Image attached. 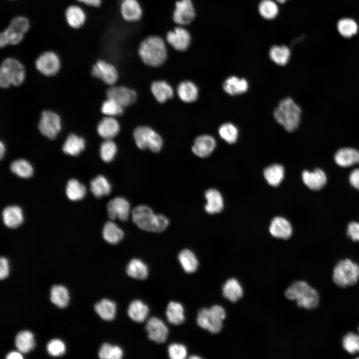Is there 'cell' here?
<instances>
[{"label":"cell","instance_id":"cell-1","mask_svg":"<svg viewBox=\"0 0 359 359\" xmlns=\"http://www.w3.org/2000/svg\"><path fill=\"white\" fill-rule=\"evenodd\" d=\"M139 54L147 65L158 67L162 65L167 58V51L164 40L159 36H150L140 44Z\"/></svg>","mask_w":359,"mask_h":359},{"label":"cell","instance_id":"cell-2","mask_svg":"<svg viewBox=\"0 0 359 359\" xmlns=\"http://www.w3.org/2000/svg\"><path fill=\"white\" fill-rule=\"evenodd\" d=\"M301 110L291 98L281 100L273 112L276 121L288 132H293L298 127Z\"/></svg>","mask_w":359,"mask_h":359},{"label":"cell","instance_id":"cell-3","mask_svg":"<svg viewBox=\"0 0 359 359\" xmlns=\"http://www.w3.org/2000/svg\"><path fill=\"white\" fill-rule=\"evenodd\" d=\"M287 298L296 300L299 307L307 309L316 308L319 303V296L317 291L303 281L293 283L285 293Z\"/></svg>","mask_w":359,"mask_h":359},{"label":"cell","instance_id":"cell-4","mask_svg":"<svg viewBox=\"0 0 359 359\" xmlns=\"http://www.w3.org/2000/svg\"><path fill=\"white\" fill-rule=\"evenodd\" d=\"M25 71L23 65L12 58L4 59L0 68V86L7 88L10 86H19L24 81Z\"/></svg>","mask_w":359,"mask_h":359},{"label":"cell","instance_id":"cell-5","mask_svg":"<svg viewBox=\"0 0 359 359\" xmlns=\"http://www.w3.org/2000/svg\"><path fill=\"white\" fill-rule=\"evenodd\" d=\"M225 316V311L222 306L214 305L209 309H201L198 312L196 322L201 328L217 334L222 329Z\"/></svg>","mask_w":359,"mask_h":359},{"label":"cell","instance_id":"cell-6","mask_svg":"<svg viewBox=\"0 0 359 359\" xmlns=\"http://www.w3.org/2000/svg\"><path fill=\"white\" fill-rule=\"evenodd\" d=\"M333 279L342 287L356 284L359 279V265L349 259L341 260L334 268Z\"/></svg>","mask_w":359,"mask_h":359},{"label":"cell","instance_id":"cell-7","mask_svg":"<svg viewBox=\"0 0 359 359\" xmlns=\"http://www.w3.org/2000/svg\"><path fill=\"white\" fill-rule=\"evenodd\" d=\"M136 145L142 150L148 149L154 152H159L163 147V141L161 136L147 126L137 127L133 132Z\"/></svg>","mask_w":359,"mask_h":359},{"label":"cell","instance_id":"cell-8","mask_svg":"<svg viewBox=\"0 0 359 359\" xmlns=\"http://www.w3.org/2000/svg\"><path fill=\"white\" fill-rule=\"evenodd\" d=\"M28 27V20L25 17L18 16L13 18L7 28L0 34V47L18 43Z\"/></svg>","mask_w":359,"mask_h":359},{"label":"cell","instance_id":"cell-9","mask_svg":"<svg viewBox=\"0 0 359 359\" xmlns=\"http://www.w3.org/2000/svg\"><path fill=\"white\" fill-rule=\"evenodd\" d=\"M38 128L43 136L49 139H54L61 131L60 117L52 111L44 110L41 112Z\"/></svg>","mask_w":359,"mask_h":359},{"label":"cell","instance_id":"cell-10","mask_svg":"<svg viewBox=\"0 0 359 359\" xmlns=\"http://www.w3.org/2000/svg\"><path fill=\"white\" fill-rule=\"evenodd\" d=\"M133 221L140 229L154 232L157 214L152 209L146 205H139L132 212Z\"/></svg>","mask_w":359,"mask_h":359},{"label":"cell","instance_id":"cell-11","mask_svg":"<svg viewBox=\"0 0 359 359\" xmlns=\"http://www.w3.org/2000/svg\"><path fill=\"white\" fill-rule=\"evenodd\" d=\"M301 177L304 184L313 191L322 190L328 182V175L325 171L319 168H316L311 171H303Z\"/></svg>","mask_w":359,"mask_h":359},{"label":"cell","instance_id":"cell-12","mask_svg":"<svg viewBox=\"0 0 359 359\" xmlns=\"http://www.w3.org/2000/svg\"><path fill=\"white\" fill-rule=\"evenodd\" d=\"M35 66L41 74L46 76H51L58 72L60 68V62L55 53L48 51L40 55L36 60Z\"/></svg>","mask_w":359,"mask_h":359},{"label":"cell","instance_id":"cell-13","mask_svg":"<svg viewBox=\"0 0 359 359\" xmlns=\"http://www.w3.org/2000/svg\"><path fill=\"white\" fill-rule=\"evenodd\" d=\"M92 75L107 84L114 85L118 80V73L112 64L104 60H98L92 66Z\"/></svg>","mask_w":359,"mask_h":359},{"label":"cell","instance_id":"cell-14","mask_svg":"<svg viewBox=\"0 0 359 359\" xmlns=\"http://www.w3.org/2000/svg\"><path fill=\"white\" fill-rule=\"evenodd\" d=\"M107 98L116 101L123 107L132 105L137 98L135 91L129 88L121 86H112L106 91Z\"/></svg>","mask_w":359,"mask_h":359},{"label":"cell","instance_id":"cell-15","mask_svg":"<svg viewBox=\"0 0 359 359\" xmlns=\"http://www.w3.org/2000/svg\"><path fill=\"white\" fill-rule=\"evenodd\" d=\"M107 209L108 216L112 220L126 221L130 215V203L123 197L118 196L111 199L107 204Z\"/></svg>","mask_w":359,"mask_h":359},{"label":"cell","instance_id":"cell-16","mask_svg":"<svg viewBox=\"0 0 359 359\" xmlns=\"http://www.w3.org/2000/svg\"><path fill=\"white\" fill-rule=\"evenodd\" d=\"M195 10L190 0H181L176 3L173 14L174 21L180 25H187L194 18Z\"/></svg>","mask_w":359,"mask_h":359},{"label":"cell","instance_id":"cell-17","mask_svg":"<svg viewBox=\"0 0 359 359\" xmlns=\"http://www.w3.org/2000/svg\"><path fill=\"white\" fill-rule=\"evenodd\" d=\"M146 331L150 340L157 343H163L167 339L169 330L165 324L157 317L150 318L146 324Z\"/></svg>","mask_w":359,"mask_h":359},{"label":"cell","instance_id":"cell-18","mask_svg":"<svg viewBox=\"0 0 359 359\" xmlns=\"http://www.w3.org/2000/svg\"><path fill=\"white\" fill-rule=\"evenodd\" d=\"M335 164L342 168H348L359 164V151L350 147L339 149L335 154Z\"/></svg>","mask_w":359,"mask_h":359},{"label":"cell","instance_id":"cell-19","mask_svg":"<svg viewBox=\"0 0 359 359\" xmlns=\"http://www.w3.org/2000/svg\"><path fill=\"white\" fill-rule=\"evenodd\" d=\"M167 40L175 49L184 51L190 44L191 37L186 29L182 27H177L167 33Z\"/></svg>","mask_w":359,"mask_h":359},{"label":"cell","instance_id":"cell-20","mask_svg":"<svg viewBox=\"0 0 359 359\" xmlns=\"http://www.w3.org/2000/svg\"><path fill=\"white\" fill-rule=\"evenodd\" d=\"M216 147L214 138L208 135H203L197 137L192 146V152L200 158L209 156Z\"/></svg>","mask_w":359,"mask_h":359},{"label":"cell","instance_id":"cell-21","mask_svg":"<svg viewBox=\"0 0 359 359\" xmlns=\"http://www.w3.org/2000/svg\"><path fill=\"white\" fill-rule=\"evenodd\" d=\"M120 125L113 117L106 116L98 123L97 131L99 135L105 140L112 139L120 131Z\"/></svg>","mask_w":359,"mask_h":359},{"label":"cell","instance_id":"cell-22","mask_svg":"<svg viewBox=\"0 0 359 359\" xmlns=\"http://www.w3.org/2000/svg\"><path fill=\"white\" fill-rule=\"evenodd\" d=\"M269 232L276 238L286 239L291 237L293 230L291 224L286 219L277 216L272 220Z\"/></svg>","mask_w":359,"mask_h":359},{"label":"cell","instance_id":"cell-23","mask_svg":"<svg viewBox=\"0 0 359 359\" xmlns=\"http://www.w3.org/2000/svg\"><path fill=\"white\" fill-rule=\"evenodd\" d=\"M2 218L4 224L9 228H16L23 220L22 211L17 205L6 207L2 212Z\"/></svg>","mask_w":359,"mask_h":359},{"label":"cell","instance_id":"cell-24","mask_svg":"<svg viewBox=\"0 0 359 359\" xmlns=\"http://www.w3.org/2000/svg\"><path fill=\"white\" fill-rule=\"evenodd\" d=\"M248 88L247 81L235 76L228 77L223 82V89L230 95H236L246 92Z\"/></svg>","mask_w":359,"mask_h":359},{"label":"cell","instance_id":"cell-25","mask_svg":"<svg viewBox=\"0 0 359 359\" xmlns=\"http://www.w3.org/2000/svg\"><path fill=\"white\" fill-rule=\"evenodd\" d=\"M206 203L204 206L205 211L209 214L220 212L223 207V200L220 193L216 189L211 188L205 192Z\"/></svg>","mask_w":359,"mask_h":359},{"label":"cell","instance_id":"cell-26","mask_svg":"<svg viewBox=\"0 0 359 359\" xmlns=\"http://www.w3.org/2000/svg\"><path fill=\"white\" fill-rule=\"evenodd\" d=\"M85 147V140L75 134L71 133L66 138L62 146V150L67 155L76 156L78 155Z\"/></svg>","mask_w":359,"mask_h":359},{"label":"cell","instance_id":"cell-27","mask_svg":"<svg viewBox=\"0 0 359 359\" xmlns=\"http://www.w3.org/2000/svg\"><path fill=\"white\" fill-rule=\"evenodd\" d=\"M151 90L153 96L159 103H164L174 96L172 87L165 81H154L151 84Z\"/></svg>","mask_w":359,"mask_h":359},{"label":"cell","instance_id":"cell-28","mask_svg":"<svg viewBox=\"0 0 359 359\" xmlns=\"http://www.w3.org/2000/svg\"><path fill=\"white\" fill-rule=\"evenodd\" d=\"M121 10L123 17L128 21L138 20L142 16V10L136 0H124Z\"/></svg>","mask_w":359,"mask_h":359},{"label":"cell","instance_id":"cell-29","mask_svg":"<svg viewBox=\"0 0 359 359\" xmlns=\"http://www.w3.org/2000/svg\"><path fill=\"white\" fill-rule=\"evenodd\" d=\"M177 93L180 99L183 102L191 103L197 99L198 90L197 86L193 82L184 81L178 85Z\"/></svg>","mask_w":359,"mask_h":359},{"label":"cell","instance_id":"cell-30","mask_svg":"<svg viewBox=\"0 0 359 359\" xmlns=\"http://www.w3.org/2000/svg\"><path fill=\"white\" fill-rule=\"evenodd\" d=\"M102 235L107 242L116 244L123 239L124 233L117 224L112 221H108L104 225Z\"/></svg>","mask_w":359,"mask_h":359},{"label":"cell","instance_id":"cell-31","mask_svg":"<svg viewBox=\"0 0 359 359\" xmlns=\"http://www.w3.org/2000/svg\"><path fill=\"white\" fill-rule=\"evenodd\" d=\"M148 306L140 300L133 301L129 305L128 315L134 321L138 323L144 322L149 313Z\"/></svg>","mask_w":359,"mask_h":359},{"label":"cell","instance_id":"cell-32","mask_svg":"<svg viewBox=\"0 0 359 359\" xmlns=\"http://www.w3.org/2000/svg\"><path fill=\"white\" fill-rule=\"evenodd\" d=\"M243 289L235 278L226 281L222 287L223 296L231 302H235L243 296Z\"/></svg>","mask_w":359,"mask_h":359},{"label":"cell","instance_id":"cell-33","mask_svg":"<svg viewBox=\"0 0 359 359\" xmlns=\"http://www.w3.org/2000/svg\"><path fill=\"white\" fill-rule=\"evenodd\" d=\"M94 309L97 314L104 320L111 321L115 317L116 304L109 299H103L95 305Z\"/></svg>","mask_w":359,"mask_h":359},{"label":"cell","instance_id":"cell-34","mask_svg":"<svg viewBox=\"0 0 359 359\" xmlns=\"http://www.w3.org/2000/svg\"><path fill=\"white\" fill-rule=\"evenodd\" d=\"M337 28L342 36L349 38L357 34L359 28L355 19L351 17H344L337 22Z\"/></svg>","mask_w":359,"mask_h":359},{"label":"cell","instance_id":"cell-35","mask_svg":"<svg viewBox=\"0 0 359 359\" xmlns=\"http://www.w3.org/2000/svg\"><path fill=\"white\" fill-rule=\"evenodd\" d=\"M126 272L131 277L143 280L146 279L148 275V268L141 260L134 258L128 264Z\"/></svg>","mask_w":359,"mask_h":359},{"label":"cell","instance_id":"cell-36","mask_svg":"<svg viewBox=\"0 0 359 359\" xmlns=\"http://www.w3.org/2000/svg\"><path fill=\"white\" fill-rule=\"evenodd\" d=\"M178 259L186 273H192L197 270L198 262L196 256L191 250L183 249L180 252Z\"/></svg>","mask_w":359,"mask_h":359},{"label":"cell","instance_id":"cell-37","mask_svg":"<svg viewBox=\"0 0 359 359\" xmlns=\"http://www.w3.org/2000/svg\"><path fill=\"white\" fill-rule=\"evenodd\" d=\"M90 189L95 196L101 197L110 193L111 185L105 176L98 175L91 181Z\"/></svg>","mask_w":359,"mask_h":359},{"label":"cell","instance_id":"cell-38","mask_svg":"<svg viewBox=\"0 0 359 359\" xmlns=\"http://www.w3.org/2000/svg\"><path fill=\"white\" fill-rule=\"evenodd\" d=\"M166 316L171 324L175 325L182 324L185 320L183 306L178 302H170L167 308Z\"/></svg>","mask_w":359,"mask_h":359},{"label":"cell","instance_id":"cell-39","mask_svg":"<svg viewBox=\"0 0 359 359\" xmlns=\"http://www.w3.org/2000/svg\"><path fill=\"white\" fill-rule=\"evenodd\" d=\"M264 176L270 185L273 186H278L284 178V167L279 164L271 165L264 170Z\"/></svg>","mask_w":359,"mask_h":359},{"label":"cell","instance_id":"cell-40","mask_svg":"<svg viewBox=\"0 0 359 359\" xmlns=\"http://www.w3.org/2000/svg\"><path fill=\"white\" fill-rule=\"evenodd\" d=\"M15 345L20 352L22 353L29 352L35 346L33 334L28 331L19 332L15 338Z\"/></svg>","mask_w":359,"mask_h":359},{"label":"cell","instance_id":"cell-41","mask_svg":"<svg viewBox=\"0 0 359 359\" xmlns=\"http://www.w3.org/2000/svg\"><path fill=\"white\" fill-rule=\"evenodd\" d=\"M50 300L59 308L66 307L69 300L67 289L62 285L53 286L50 291Z\"/></svg>","mask_w":359,"mask_h":359},{"label":"cell","instance_id":"cell-42","mask_svg":"<svg viewBox=\"0 0 359 359\" xmlns=\"http://www.w3.org/2000/svg\"><path fill=\"white\" fill-rule=\"evenodd\" d=\"M291 56L290 49L285 45L273 46L269 51V57L275 63L283 66L289 60Z\"/></svg>","mask_w":359,"mask_h":359},{"label":"cell","instance_id":"cell-43","mask_svg":"<svg viewBox=\"0 0 359 359\" xmlns=\"http://www.w3.org/2000/svg\"><path fill=\"white\" fill-rule=\"evenodd\" d=\"M85 186L76 179H70L66 186V194L73 201L82 199L86 194Z\"/></svg>","mask_w":359,"mask_h":359},{"label":"cell","instance_id":"cell-44","mask_svg":"<svg viewBox=\"0 0 359 359\" xmlns=\"http://www.w3.org/2000/svg\"><path fill=\"white\" fill-rule=\"evenodd\" d=\"M66 18L67 22L71 27L79 28L84 24L85 15L81 8L73 5L67 8Z\"/></svg>","mask_w":359,"mask_h":359},{"label":"cell","instance_id":"cell-45","mask_svg":"<svg viewBox=\"0 0 359 359\" xmlns=\"http://www.w3.org/2000/svg\"><path fill=\"white\" fill-rule=\"evenodd\" d=\"M10 169L12 173L22 178H28L33 174V168L25 159H18L12 162Z\"/></svg>","mask_w":359,"mask_h":359},{"label":"cell","instance_id":"cell-46","mask_svg":"<svg viewBox=\"0 0 359 359\" xmlns=\"http://www.w3.org/2000/svg\"><path fill=\"white\" fill-rule=\"evenodd\" d=\"M98 356L102 359H120L123 356V352L120 347L105 343L101 346Z\"/></svg>","mask_w":359,"mask_h":359},{"label":"cell","instance_id":"cell-47","mask_svg":"<svg viewBox=\"0 0 359 359\" xmlns=\"http://www.w3.org/2000/svg\"><path fill=\"white\" fill-rule=\"evenodd\" d=\"M258 10L261 16L268 20L275 18L279 12L277 4L272 0H262L259 4Z\"/></svg>","mask_w":359,"mask_h":359},{"label":"cell","instance_id":"cell-48","mask_svg":"<svg viewBox=\"0 0 359 359\" xmlns=\"http://www.w3.org/2000/svg\"><path fill=\"white\" fill-rule=\"evenodd\" d=\"M218 134L220 138L228 144H233L237 140L238 130L233 124L226 123L220 126Z\"/></svg>","mask_w":359,"mask_h":359},{"label":"cell","instance_id":"cell-49","mask_svg":"<svg viewBox=\"0 0 359 359\" xmlns=\"http://www.w3.org/2000/svg\"><path fill=\"white\" fill-rule=\"evenodd\" d=\"M117 151L116 145L112 139L105 140L100 145V157L105 162H111L115 157Z\"/></svg>","mask_w":359,"mask_h":359},{"label":"cell","instance_id":"cell-50","mask_svg":"<svg viewBox=\"0 0 359 359\" xmlns=\"http://www.w3.org/2000/svg\"><path fill=\"white\" fill-rule=\"evenodd\" d=\"M123 108L114 100L107 98L102 103L101 111L106 116L114 117L123 113Z\"/></svg>","mask_w":359,"mask_h":359},{"label":"cell","instance_id":"cell-51","mask_svg":"<svg viewBox=\"0 0 359 359\" xmlns=\"http://www.w3.org/2000/svg\"><path fill=\"white\" fill-rule=\"evenodd\" d=\"M343 347L351 354L359 353V334L352 332L344 336L342 342Z\"/></svg>","mask_w":359,"mask_h":359},{"label":"cell","instance_id":"cell-52","mask_svg":"<svg viewBox=\"0 0 359 359\" xmlns=\"http://www.w3.org/2000/svg\"><path fill=\"white\" fill-rule=\"evenodd\" d=\"M169 357L172 359H183L187 356V349L181 344L173 343L168 349Z\"/></svg>","mask_w":359,"mask_h":359},{"label":"cell","instance_id":"cell-53","mask_svg":"<svg viewBox=\"0 0 359 359\" xmlns=\"http://www.w3.org/2000/svg\"><path fill=\"white\" fill-rule=\"evenodd\" d=\"M48 353L51 356L58 357L65 352V346L59 339H53L49 341L46 346Z\"/></svg>","mask_w":359,"mask_h":359},{"label":"cell","instance_id":"cell-54","mask_svg":"<svg viewBox=\"0 0 359 359\" xmlns=\"http://www.w3.org/2000/svg\"><path fill=\"white\" fill-rule=\"evenodd\" d=\"M346 236L353 242H359V221H350L347 225Z\"/></svg>","mask_w":359,"mask_h":359},{"label":"cell","instance_id":"cell-55","mask_svg":"<svg viewBox=\"0 0 359 359\" xmlns=\"http://www.w3.org/2000/svg\"><path fill=\"white\" fill-rule=\"evenodd\" d=\"M169 224V219L164 215L157 214L154 232H161L165 230Z\"/></svg>","mask_w":359,"mask_h":359},{"label":"cell","instance_id":"cell-56","mask_svg":"<svg viewBox=\"0 0 359 359\" xmlns=\"http://www.w3.org/2000/svg\"><path fill=\"white\" fill-rule=\"evenodd\" d=\"M348 181L352 188L359 191V168L351 171L348 175Z\"/></svg>","mask_w":359,"mask_h":359},{"label":"cell","instance_id":"cell-57","mask_svg":"<svg viewBox=\"0 0 359 359\" xmlns=\"http://www.w3.org/2000/svg\"><path fill=\"white\" fill-rule=\"evenodd\" d=\"M9 267L6 258L1 257L0 259V278L1 280L5 278L8 275Z\"/></svg>","mask_w":359,"mask_h":359},{"label":"cell","instance_id":"cell-58","mask_svg":"<svg viewBox=\"0 0 359 359\" xmlns=\"http://www.w3.org/2000/svg\"><path fill=\"white\" fill-rule=\"evenodd\" d=\"M6 359H21L22 357L21 355L17 352H11L9 353L6 356Z\"/></svg>","mask_w":359,"mask_h":359},{"label":"cell","instance_id":"cell-59","mask_svg":"<svg viewBox=\"0 0 359 359\" xmlns=\"http://www.w3.org/2000/svg\"><path fill=\"white\" fill-rule=\"evenodd\" d=\"M85 4L94 6H98L101 3V0H78Z\"/></svg>","mask_w":359,"mask_h":359},{"label":"cell","instance_id":"cell-60","mask_svg":"<svg viewBox=\"0 0 359 359\" xmlns=\"http://www.w3.org/2000/svg\"><path fill=\"white\" fill-rule=\"evenodd\" d=\"M5 151V147L4 144L2 142H0V157L2 159L4 155Z\"/></svg>","mask_w":359,"mask_h":359},{"label":"cell","instance_id":"cell-61","mask_svg":"<svg viewBox=\"0 0 359 359\" xmlns=\"http://www.w3.org/2000/svg\"><path fill=\"white\" fill-rule=\"evenodd\" d=\"M287 0H276L277 1H278L279 3H284Z\"/></svg>","mask_w":359,"mask_h":359},{"label":"cell","instance_id":"cell-62","mask_svg":"<svg viewBox=\"0 0 359 359\" xmlns=\"http://www.w3.org/2000/svg\"><path fill=\"white\" fill-rule=\"evenodd\" d=\"M190 359H193V358H194V359H199V358H200L199 357H197V356H193V357H190Z\"/></svg>","mask_w":359,"mask_h":359},{"label":"cell","instance_id":"cell-63","mask_svg":"<svg viewBox=\"0 0 359 359\" xmlns=\"http://www.w3.org/2000/svg\"><path fill=\"white\" fill-rule=\"evenodd\" d=\"M358 331H359V327H358Z\"/></svg>","mask_w":359,"mask_h":359}]
</instances>
